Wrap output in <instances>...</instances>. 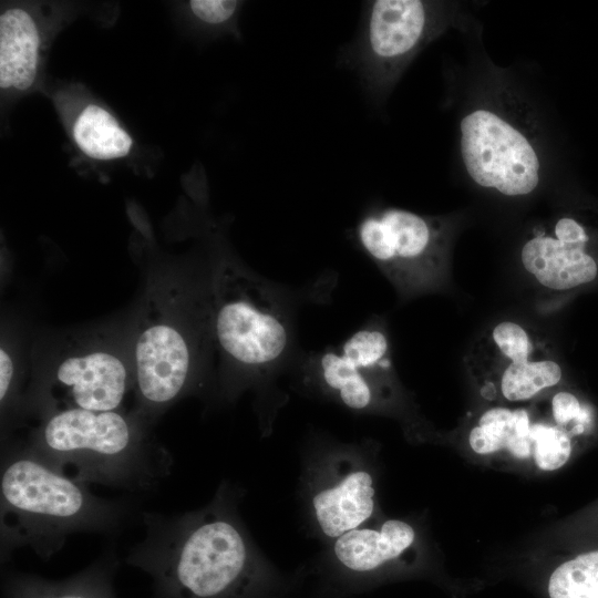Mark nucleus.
<instances>
[{
    "mask_svg": "<svg viewBox=\"0 0 598 598\" xmlns=\"http://www.w3.org/2000/svg\"><path fill=\"white\" fill-rule=\"evenodd\" d=\"M14 383V363L13 359L6 348L0 350V401L2 409L7 408L8 402L13 395Z\"/></svg>",
    "mask_w": 598,
    "mask_h": 598,
    "instance_id": "23",
    "label": "nucleus"
},
{
    "mask_svg": "<svg viewBox=\"0 0 598 598\" xmlns=\"http://www.w3.org/2000/svg\"><path fill=\"white\" fill-rule=\"evenodd\" d=\"M145 537L125 563L152 579L151 598H230L245 590L250 544L220 498L183 514L142 511Z\"/></svg>",
    "mask_w": 598,
    "mask_h": 598,
    "instance_id": "2",
    "label": "nucleus"
},
{
    "mask_svg": "<svg viewBox=\"0 0 598 598\" xmlns=\"http://www.w3.org/2000/svg\"><path fill=\"white\" fill-rule=\"evenodd\" d=\"M523 270L540 289L568 292L598 279V255L585 223L563 215L534 228L519 251Z\"/></svg>",
    "mask_w": 598,
    "mask_h": 598,
    "instance_id": "11",
    "label": "nucleus"
},
{
    "mask_svg": "<svg viewBox=\"0 0 598 598\" xmlns=\"http://www.w3.org/2000/svg\"><path fill=\"white\" fill-rule=\"evenodd\" d=\"M530 440L535 463L543 471H555L561 467L570 456V439L558 425L532 423Z\"/></svg>",
    "mask_w": 598,
    "mask_h": 598,
    "instance_id": "20",
    "label": "nucleus"
},
{
    "mask_svg": "<svg viewBox=\"0 0 598 598\" xmlns=\"http://www.w3.org/2000/svg\"><path fill=\"white\" fill-rule=\"evenodd\" d=\"M192 371V346L182 326L153 309L140 323L133 347L138 416H154L182 396Z\"/></svg>",
    "mask_w": 598,
    "mask_h": 598,
    "instance_id": "10",
    "label": "nucleus"
},
{
    "mask_svg": "<svg viewBox=\"0 0 598 598\" xmlns=\"http://www.w3.org/2000/svg\"><path fill=\"white\" fill-rule=\"evenodd\" d=\"M240 6V1L234 0H192L188 3L197 21L214 28L234 24Z\"/></svg>",
    "mask_w": 598,
    "mask_h": 598,
    "instance_id": "21",
    "label": "nucleus"
},
{
    "mask_svg": "<svg viewBox=\"0 0 598 598\" xmlns=\"http://www.w3.org/2000/svg\"><path fill=\"white\" fill-rule=\"evenodd\" d=\"M550 598H598V550L580 554L551 574Z\"/></svg>",
    "mask_w": 598,
    "mask_h": 598,
    "instance_id": "19",
    "label": "nucleus"
},
{
    "mask_svg": "<svg viewBox=\"0 0 598 598\" xmlns=\"http://www.w3.org/2000/svg\"><path fill=\"white\" fill-rule=\"evenodd\" d=\"M530 417L524 409L496 406L485 411L468 434L472 450L481 455L507 450L513 456L530 455Z\"/></svg>",
    "mask_w": 598,
    "mask_h": 598,
    "instance_id": "18",
    "label": "nucleus"
},
{
    "mask_svg": "<svg viewBox=\"0 0 598 598\" xmlns=\"http://www.w3.org/2000/svg\"><path fill=\"white\" fill-rule=\"evenodd\" d=\"M141 416L68 409L45 414L23 444L34 456L80 482L154 491L173 467L171 453L148 437Z\"/></svg>",
    "mask_w": 598,
    "mask_h": 598,
    "instance_id": "3",
    "label": "nucleus"
},
{
    "mask_svg": "<svg viewBox=\"0 0 598 598\" xmlns=\"http://www.w3.org/2000/svg\"><path fill=\"white\" fill-rule=\"evenodd\" d=\"M289 296L241 265L223 260L210 282V323L225 359L252 377L289 362L295 324Z\"/></svg>",
    "mask_w": 598,
    "mask_h": 598,
    "instance_id": "4",
    "label": "nucleus"
},
{
    "mask_svg": "<svg viewBox=\"0 0 598 598\" xmlns=\"http://www.w3.org/2000/svg\"><path fill=\"white\" fill-rule=\"evenodd\" d=\"M141 512L136 497L96 496L89 484L49 466L24 445L2 450L1 566L22 547L49 559L75 533H94L115 539Z\"/></svg>",
    "mask_w": 598,
    "mask_h": 598,
    "instance_id": "1",
    "label": "nucleus"
},
{
    "mask_svg": "<svg viewBox=\"0 0 598 598\" xmlns=\"http://www.w3.org/2000/svg\"><path fill=\"white\" fill-rule=\"evenodd\" d=\"M120 566L116 545L80 571L62 578L48 579L13 569L1 571L3 598H117L114 579Z\"/></svg>",
    "mask_w": 598,
    "mask_h": 598,
    "instance_id": "15",
    "label": "nucleus"
},
{
    "mask_svg": "<svg viewBox=\"0 0 598 598\" xmlns=\"http://www.w3.org/2000/svg\"><path fill=\"white\" fill-rule=\"evenodd\" d=\"M553 417L561 429L574 423V431L582 432L589 420V414L581 408L579 400L573 393L561 391L551 400Z\"/></svg>",
    "mask_w": 598,
    "mask_h": 598,
    "instance_id": "22",
    "label": "nucleus"
},
{
    "mask_svg": "<svg viewBox=\"0 0 598 598\" xmlns=\"http://www.w3.org/2000/svg\"><path fill=\"white\" fill-rule=\"evenodd\" d=\"M132 385L133 374L121 355L107 349H91L62 359L39 396L45 414L68 409L118 411Z\"/></svg>",
    "mask_w": 598,
    "mask_h": 598,
    "instance_id": "12",
    "label": "nucleus"
},
{
    "mask_svg": "<svg viewBox=\"0 0 598 598\" xmlns=\"http://www.w3.org/2000/svg\"><path fill=\"white\" fill-rule=\"evenodd\" d=\"M372 475L362 465L340 462L330 478L312 496V509L320 530L337 539L361 527L374 512Z\"/></svg>",
    "mask_w": 598,
    "mask_h": 598,
    "instance_id": "14",
    "label": "nucleus"
},
{
    "mask_svg": "<svg viewBox=\"0 0 598 598\" xmlns=\"http://www.w3.org/2000/svg\"><path fill=\"white\" fill-rule=\"evenodd\" d=\"M460 151L467 175L482 188L523 197L539 185L542 163L533 137L497 106L480 105L462 117Z\"/></svg>",
    "mask_w": 598,
    "mask_h": 598,
    "instance_id": "7",
    "label": "nucleus"
},
{
    "mask_svg": "<svg viewBox=\"0 0 598 598\" xmlns=\"http://www.w3.org/2000/svg\"><path fill=\"white\" fill-rule=\"evenodd\" d=\"M307 362L326 392L351 410L370 411L389 392L393 374L390 340L378 320H370L341 346Z\"/></svg>",
    "mask_w": 598,
    "mask_h": 598,
    "instance_id": "9",
    "label": "nucleus"
},
{
    "mask_svg": "<svg viewBox=\"0 0 598 598\" xmlns=\"http://www.w3.org/2000/svg\"><path fill=\"white\" fill-rule=\"evenodd\" d=\"M355 237L401 297H415L444 285L453 239L450 218L396 207L374 208L360 218Z\"/></svg>",
    "mask_w": 598,
    "mask_h": 598,
    "instance_id": "5",
    "label": "nucleus"
},
{
    "mask_svg": "<svg viewBox=\"0 0 598 598\" xmlns=\"http://www.w3.org/2000/svg\"><path fill=\"white\" fill-rule=\"evenodd\" d=\"M464 362L470 374L489 398L527 401L556 385L561 368L537 332L504 320L489 327L468 349Z\"/></svg>",
    "mask_w": 598,
    "mask_h": 598,
    "instance_id": "8",
    "label": "nucleus"
},
{
    "mask_svg": "<svg viewBox=\"0 0 598 598\" xmlns=\"http://www.w3.org/2000/svg\"><path fill=\"white\" fill-rule=\"evenodd\" d=\"M49 24L34 7L6 6L0 14V87L3 94H23L39 80Z\"/></svg>",
    "mask_w": 598,
    "mask_h": 598,
    "instance_id": "13",
    "label": "nucleus"
},
{
    "mask_svg": "<svg viewBox=\"0 0 598 598\" xmlns=\"http://www.w3.org/2000/svg\"><path fill=\"white\" fill-rule=\"evenodd\" d=\"M415 539V532L403 520L390 519L379 528H355L334 539L333 551L347 568L364 573L400 557Z\"/></svg>",
    "mask_w": 598,
    "mask_h": 598,
    "instance_id": "16",
    "label": "nucleus"
},
{
    "mask_svg": "<svg viewBox=\"0 0 598 598\" xmlns=\"http://www.w3.org/2000/svg\"><path fill=\"white\" fill-rule=\"evenodd\" d=\"M448 23L442 2H368L360 34L348 56L367 93L375 100L385 96L415 55Z\"/></svg>",
    "mask_w": 598,
    "mask_h": 598,
    "instance_id": "6",
    "label": "nucleus"
},
{
    "mask_svg": "<svg viewBox=\"0 0 598 598\" xmlns=\"http://www.w3.org/2000/svg\"><path fill=\"white\" fill-rule=\"evenodd\" d=\"M70 132L76 146L90 158H122L133 148L131 135L115 116L94 102H85L74 112Z\"/></svg>",
    "mask_w": 598,
    "mask_h": 598,
    "instance_id": "17",
    "label": "nucleus"
}]
</instances>
